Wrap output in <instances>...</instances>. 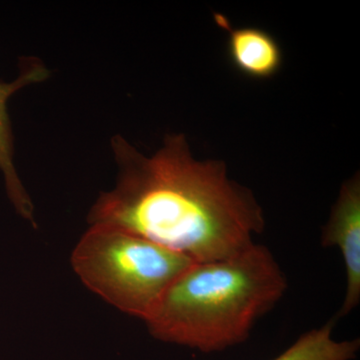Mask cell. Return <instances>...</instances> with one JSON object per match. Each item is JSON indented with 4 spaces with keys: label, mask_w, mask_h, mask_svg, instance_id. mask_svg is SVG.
Returning <instances> with one entry per match:
<instances>
[{
    "label": "cell",
    "mask_w": 360,
    "mask_h": 360,
    "mask_svg": "<svg viewBox=\"0 0 360 360\" xmlns=\"http://www.w3.org/2000/svg\"><path fill=\"white\" fill-rule=\"evenodd\" d=\"M110 148L115 186L90 208V225L129 231L193 262L231 257L264 231L252 191L229 179L224 161L196 160L184 134L165 135L151 155L120 134Z\"/></svg>",
    "instance_id": "6da1fadb"
},
{
    "label": "cell",
    "mask_w": 360,
    "mask_h": 360,
    "mask_svg": "<svg viewBox=\"0 0 360 360\" xmlns=\"http://www.w3.org/2000/svg\"><path fill=\"white\" fill-rule=\"evenodd\" d=\"M286 288L274 255L255 243L224 259L194 262L170 285L146 323L163 342L203 354L222 352L245 342Z\"/></svg>",
    "instance_id": "7a4b0ae2"
},
{
    "label": "cell",
    "mask_w": 360,
    "mask_h": 360,
    "mask_svg": "<svg viewBox=\"0 0 360 360\" xmlns=\"http://www.w3.org/2000/svg\"><path fill=\"white\" fill-rule=\"evenodd\" d=\"M85 286L116 309L146 321L193 260L130 233L90 225L71 257Z\"/></svg>",
    "instance_id": "3957f363"
},
{
    "label": "cell",
    "mask_w": 360,
    "mask_h": 360,
    "mask_svg": "<svg viewBox=\"0 0 360 360\" xmlns=\"http://www.w3.org/2000/svg\"><path fill=\"white\" fill-rule=\"evenodd\" d=\"M323 248H338L342 255L347 274V290L335 319L345 317L360 302V177L355 174L343 182L340 195L322 229Z\"/></svg>",
    "instance_id": "277c9868"
},
{
    "label": "cell",
    "mask_w": 360,
    "mask_h": 360,
    "mask_svg": "<svg viewBox=\"0 0 360 360\" xmlns=\"http://www.w3.org/2000/svg\"><path fill=\"white\" fill-rule=\"evenodd\" d=\"M51 77V70L37 58H25L20 63V75L11 82H0V172L7 196L23 219L35 224L34 205L21 181L14 163V135L8 113V101L20 90L41 84Z\"/></svg>",
    "instance_id": "5b68a950"
},
{
    "label": "cell",
    "mask_w": 360,
    "mask_h": 360,
    "mask_svg": "<svg viewBox=\"0 0 360 360\" xmlns=\"http://www.w3.org/2000/svg\"><path fill=\"white\" fill-rule=\"evenodd\" d=\"M215 21L229 32L226 53L234 70L243 77L266 80L276 77L283 65V51L274 35L258 27L234 28L222 14Z\"/></svg>",
    "instance_id": "8992f818"
},
{
    "label": "cell",
    "mask_w": 360,
    "mask_h": 360,
    "mask_svg": "<svg viewBox=\"0 0 360 360\" xmlns=\"http://www.w3.org/2000/svg\"><path fill=\"white\" fill-rule=\"evenodd\" d=\"M335 319L307 331L285 352L272 360H354L359 340L338 341L333 338Z\"/></svg>",
    "instance_id": "52a82bcc"
}]
</instances>
